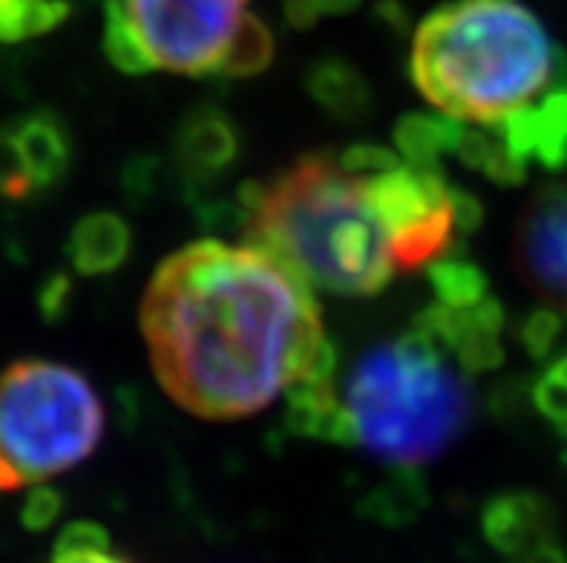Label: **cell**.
<instances>
[{
  "mask_svg": "<svg viewBox=\"0 0 567 563\" xmlns=\"http://www.w3.org/2000/svg\"><path fill=\"white\" fill-rule=\"evenodd\" d=\"M138 322L158 385L205 420L257 414L311 374L338 368L315 291L254 244L202 239L171 253Z\"/></svg>",
  "mask_w": 567,
  "mask_h": 563,
  "instance_id": "1",
  "label": "cell"
},
{
  "mask_svg": "<svg viewBox=\"0 0 567 563\" xmlns=\"http://www.w3.org/2000/svg\"><path fill=\"white\" fill-rule=\"evenodd\" d=\"M239 205L245 244L280 259L311 291L372 296L398 273L363 181L329 153L300 156L266 185H245Z\"/></svg>",
  "mask_w": 567,
  "mask_h": 563,
  "instance_id": "2",
  "label": "cell"
},
{
  "mask_svg": "<svg viewBox=\"0 0 567 563\" xmlns=\"http://www.w3.org/2000/svg\"><path fill=\"white\" fill-rule=\"evenodd\" d=\"M559 55L518 0H453L415 29L410 75L439 113L496 127L550 90Z\"/></svg>",
  "mask_w": 567,
  "mask_h": 563,
  "instance_id": "3",
  "label": "cell"
},
{
  "mask_svg": "<svg viewBox=\"0 0 567 563\" xmlns=\"http://www.w3.org/2000/svg\"><path fill=\"white\" fill-rule=\"evenodd\" d=\"M340 397L354 446L398 469L441 457L473 420L464 372L415 329L369 348L354 363Z\"/></svg>",
  "mask_w": 567,
  "mask_h": 563,
  "instance_id": "4",
  "label": "cell"
},
{
  "mask_svg": "<svg viewBox=\"0 0 567 563\" xmlns=\"http://www.w3.org/2000/svg\"><path fill=\"white\" fill-rule=\"evenodd\" d=\"M104 406L70 365L18 359L0 372V492L64 475L99 449Z\"/></svg>",
  "mask_w": 567,
  "mask_h": 563,
  "instance_id": "5",
  "label": "cell"
},
{
  "mask_svg": "<svg viewBox=\"0 0 567 563\" xmlns=\"http://www.w3.org/2000/svg\"><path fill=\"white\" fill-rule=\"evenodd\" d=\"M251 0H104V52L115 70L223 75Z\"/></svg>",
  "mask_w": 567,
  "mask_h": 563,
  "instance_id": "6",
  "label": "cell"
},
{
  "mask_svg": "<svg viewBox=\"0 0 567 563\" xmlns=\"http://www.w3.org/2000/svg\"><path fill=\"white\" fill-rule=\"evenodd\" d=\"M360 181L398 271L430 268L450 250L455 233L453 185L441 167L398 165L378 176H360Z\"/></svg>",
  "mask_w": 567,
  "mask_h": 563,
  "instance_id": "7",
  "label": "cell"
},
{
  "mask_svg": "<svg viewBox=\"0 0 567 563\" xmlns=\"http://www.w3.org/2000/svg\"><path fill=\"white\" fill-rule=\"evenodd\" d=\"M518 268L567 316V185H550L530 201L516 239Z\"/></svg>",
  "mask_w": 567,
  "mask_h": 563,
  "instance_id": "8",
  "label": "cell"
},
{
  "mask_svg": "<svg viewBox=\"0 0 567 563\" xmlns=\"http://www.w3.org/2000/svg\"><path fill=\"white\" fill-rule=\"evenodd\" d=\"M415 331L432 340L464 374L493 372L504 363V307L487 296L473 307H446L435 302L417 316Z\"/></svg>",
  "mask_w": 567,
  "mask_h": 563,
  "instance_id": "9",
  "label": "cell"
},
{
  "mask_svg": "<svg viewBox=\"0 0 567 563\" xmlns=\"http://www.w3.org/2000/svg\"><path fill=\"white\" fill-rule=\"evenodd\" d=\"M507 144V150L525 161L527 167L539 165L545 170L567 167V55L561 52L556 79L542 98L507 115L502 124L489 127Z\"/></svg>",
  "mask_w": 567,
  "mask_h": 563,
  "instance_id": "10",
  "label": "cell"
},
{
  "mask_svg": "<svg viewBox=\"0 0 567 563\" xmlns=\"http://www.w3.org/2000/svg\"><path fill=\"white\" fill-rule=\"evenodd\" d=\"M239 129L219 107H196L185 115L173 138V156L194 187H210L239 156Z\"/></svg>",
  "mask_w": 567,
  "mask_h": 563,
  "instance_id": "11",
  "label": "cell"
},
{
  "mask_svg": "<svg viewBox=\"0 0 567 563\" xmlns=\"http://www.w3.org/2000/svg\"><path fill=\"white\" fill-rule=\"evenodd\" d=\"M484 541L504 557H518L556 541V512L539 492H504L482 509Z\"/></svg>",
  "mask_w": 567,
  "mask_h": 563,
  "instance_id": "12",
  "label": "cell"
},
{
  "mask_svg": "<svg viewBox=\"0 0 567 563\" xmlns=\"http://www.w3.org/2000/svg\"><path fill=\"white\" fill-rule=\"evenodd\" d=\"M14 150L21 156L32 190H55L72 167V136L61 115L50 110H35L9 124Z\"/></svg>",
  "mask_w": 567,
  "mask_h": 563,
  "instance_id": "13",
  "label": "cell"
},
{
  "mask_svg": "<svg viewBox=\"0 0 567 563\" xmlns=\"http://www.w3.org/2000/svg\"><path fill=\"white\" fill-rule=\"evenodd\" d=\"M338 368L311 374L309 379L297 383L286 394V426L291 435L311 437L320 442H338V446H354V431L346 414L343 397H340Z\"/></svg>",
  "mask_w": 567,
  "mask_h": 563,
  "instance_id": "14",
  "label": "cell"
},
{
  "mask_svg": "<svg viewBox=\"0 0 567 563\" xmlns=\"http://www.w3.org/2000/svg\"><path fill=\"white\" fill-rule=\"evenodd\" d=\"M133 233L118 213H86L66 236V259L81 277H107L130 259Z\"/></svg>",
  "mask_w": 567,
  "mask_h": 563,
  "instance_id": "15",
  "label": "cell"
},
{
  "mask_svg": "<svg viewBox=\"0 0 567 563\" xmlns=\"http://www.w3.org/2000/svg\"><path fill=\"white\" fill-rule=\"evenodd\" d=\"M309 95L338 122H363L374 107L367 75L343 58H320L306 75Z\"/></svg>",
  "mask_w": 567,
  "mask_h": 563,
  "instance_id": "16",
  "label": "cell"
},
{
  "mask_svg": "<svg viewBox=\"0 0 567 563\" xmlns=\"http://www.w3.org/2000/svg\"><path fill=\"white\" fill-rule=\"evenodd\" d=\"M464 122L444 113H410L395 124L398 153L406 165L441 167V158L453 156Z\"/></svg>",
  "mask_w": 567,
  "mask_h": 563,
  "instance_id": "17",
  "label": "cell"
},
{
  "mask_svg": "<svg viewBox=\"0 0 567 563\" xmlns=\"http://www.w3.org/2000/svg\"><path fill=\"white\" fill-rule=\"evenodd\" d=\"M426 483L415 469L392 471L363 500V514L383 526H406L426 509Z\"/></svg>",
  "mask_w": 567,
  "mask_h": 563,
  "instance_id": "18",
  "label": "cell"
},
{
  "mask_svg": "<svg viewBox=\"0 0 567 563\" xmlns=\"http://www.w3.org/2000/svg\"><path fill=\"white\" fill-rule=\"evenodd\" d=\"M453 156L461 158L470 170L484 173V176H487L489 181H496V185L516 187L527 179L525 161H518V158L507 150V144H504L489 127H470V124H464Z\"/></svg>",
  "mask_w": 567,
  "mask_h": 563,
  "instance_id": "19",
  "label": "cell"
},
{
  "mask_svg": "<svg viewBox=\"0 0 567 563\" xmlns=\"http://www.w3.org/2000/svg\"><path fill=\"white\" fill-rule=\"evenodd\" d=\"M430 285L435 291V302L446 307H473L489 296L487 273L455 253H444L430 264Z\"/></svg>",
  "mask_w": 567,
  "mask_h": 563,
  "instance_id": "20",
  "label": "cell"
},
{
  "mask_svg": "<svg viewBox=\"0 0 567 563\" xmlns=\"http://www.w3.org/2000/svg\"><path fill=\"white\" fill-rule=\"evenodd\" d=\"M70 3L66 0H21L0 12V41L18 43L52 32L66 21Z\"/></svg>",
  "mask_w": 567,
  "mask_h": 563,
  "instance_id": "21",
  "label": "cell"
},
{
  "mask_svg": "<svg viewBox=\"0 0 567 563\" xmlns=\"http://www.w3.org/2000/svg\"><path fill=\"white\" fill-rule=\"evenodd\" d=\"M274 61V35L266 23L259 21L257 14H248L243 32H239L237 43L228 55L225 64V79H248V75H259L266 72Z\"/></svg>",
  "mask_w": 567,
  "mask_h": 563,
  "instance_id": "22",
  "label": "cell"
},
{
  "mask_svg": "<svg viewBox=\"0 0 567 563\" xmlns=\"http://www.w3.org/2000/svg\"><path fill=\"white\" fill-rule=\"evenodd\" d=\"M561 336V316L554 307H539L522 325V345L533 359H547Z\"/></svg>",
  "mask_w": 567,
  "mask_h": 563,
  "instance_id": "23",
  "label": "cell"
},
{
  "mask_svg": "<svg viewBox=\"0 0 567 563\" xmlns=\"http://www.w3.org/2000/svg\"><path fill=\"white\" fill-rule=\"evenodd\" d=\"M35 196L32 181L21 165V156L14 150L9 127H0V199L7 201H27Z\"/></svg>",
  "mask_w": 567,
  "mask_h": 563,
  "instance_id": "24",
  "label": "cell"
},
{
  "mask_svg": "<svg viewBox=\"0 0 567 563\" xmlns=\"http://www.w3.org/2000/svg\"><path fill=\"white\" fill-rule=\"evenodd\" d=\"M61 512H64V498L52 486L38 483L27 494V500H23L21 523L29 532H43V529H50L61 518Z\"/></svg>",
  "mask_w": 567,
  "mask_h": 563,
  "instance_id": "25",
  "label": "cell"
},
{
  "mask_svg": "<svg viewBox=\"0 0 567 563\" xmlns=\"http://www.w3.org/2000/svg\"><path fill=\"white\" fill-rule=\"evenodd\" d=\"M398 165H401V158L383 144H354L340 156V167L352 176H378Z\"/></svg>",
  "mask_w": 567,
  "mask_h": 563,
  "instance_id": "26",
  "label": "cell"
},
{
  "mask_svg": "<svg viewBox=\"0 0 567 563\" xmlns=\"http://www.w3.org/2000/svg\"><path fill=\"white\" fill-rule=\"evenodd\" d=\"M113 550L107 529L93 521H75L61 532L52 552H99Z\"/></svg>",
  "mask_w": 567,
  "mask_h": 563,
  "instance_id": "27",
  "label": "cell"
},
{
  "mask_svg": "<svg viewBox=\"0 0 567 563\" xmlns=\"http://www.w3.org/2000/svg\"><path fill=\"white\" fill-rule=\"evenodd\" d=\"M450 205H453L455 233L470 236V233H475V230L482 228L484 207H482V201L475 199L473 192L453 187V190H450Z\"/></svg>",
  "mask_w": 567,
  "mask_h": 563,
  "instance_id": "28",
  "label": "cell"
},
{
  "mask_svg": "<svg viewBox=\"0 0 567 563\" xmlns=\"http://www.w3.org/2000/svg\"><path fill=\"white\" fill-rule=\"evenodd\" d=\"M38 305H41L43 320H61V316L66 314V305H70V279H66L64 273H52V277L41 285Z\"/></svg>",
  "mask_w": 567,
  "mask_h": 563,
  "instance_id": "29",
  "label": "cell"
},
{
  "mask_svg": "<svg viewBox=\"0 0 567 563\" xmlns=\"http://www.w3.org/2000/svg\"><path fill=\"white\" fill-rule=\"evenodd\" d=\"M513 563H567V550L559 541H547L525 555L513 557Z\"/></svg>",
  "mask_w": 567,
  "mask_h": 563,
  "instance_id": "30",
  "label": "cell"
},
{
  "mask_svg": "<svg viewBox=\"0 0 567 563\" xmlns=\"http://www.w3.org/2000/svg\"><path fill=\"white\" fill-rule=\"evenodd\" d=\"M52 563H130V561L122 555H115L113 550H99V552H52Z\"/></svg>",
  "mask_w": 567,
  "mask_h": 563,
  "instance_id": "31",
  "label": "cell"
},
{
  "mask_svg": "<svg viewBox=\"0 0 567 563\" xmlns=\"http://www.w3.org/2000/svg\"><path fill=\"white\" fill-rule=\"evenodd\" d=\"M14 3H21V0H0V12H3V9H9V7H14Z\"/></svg>",
  "mask_w": 567,
  "mask_h": 563,
  "instance_id": "32",
  "label": "cell"
}]
</instances>
